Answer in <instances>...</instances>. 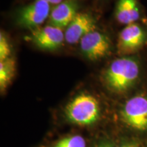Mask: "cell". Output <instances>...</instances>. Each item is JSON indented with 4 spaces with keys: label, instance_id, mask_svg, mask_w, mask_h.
Instances as JSON below:
<instances>
[{
    "label": "cell",
    "instance_id": "cell-7",
    "mask_svg": "<svg viewBox=\"0 0 147 147\" xmlns=\"http://www.w3.org/2000/svg\"><path fill=\"white\" fill-rule=\"evenodd\" d=\"M29 39L40 49L54 51L63 45L65 33L61 29L49 25L32 30Z\"/></svg>",
    "mask_w": 147,
    "mask_h": 147
},
{
    "label": "cell",
    "instance_id": "cell-8",
    "mask_svg": "<svg viewBox=\"0 0 147 147\" xmlns=\"http://www.w3.org/2000/svg\"><path fill=\"white\" fill-rule=\"evenodd\" d=\"M95 29V18L88 12H79L65 29V41L69 45H74Z\"/></svg>",
    "mask_w": 147,
    "mask_h": 147
},
{
    "label": "cell",
    "instance_id": "cell-6",
    "mask_svg": "<svg viewBox=\"0 0 147 147\" xmlns=\"http://www.w3.org/2000/svg\"><path fill=\"white\" fill-rule=\"evenodd\" d=\"M146 42V35L138 24L126 25L119 36L117 49L119 54L127 55L142 48Z\"/></svg>",
    "mask_w": 147,
    "mask_h": 147
},
{
    "label": "cell",
    "instance_id": "cell-14",
    "mask_svg": "<svg viewBox=\"0 0 147 147\" xmlns=\"http://www.w3.org/2000/svg\"><path fill=\"white\" fill-rule=\"evenodd\" d=\"M95 147H114L113 144L111 142H108V141H103L98 144Z\"/></svg>",
    "mask_w": 147,
    "mask_h": 147
},
{
    "label": "cell",
    "instance_id": "cell-4",
    "mask_svg": "<svg viewBox=\"0 0 147 147\" xmlns=\"http://www.w3.org/2000/svg\"><path fill=\"white\" fill-rule=\"evenodd\" d=\"M123 120L128 126L139 130H147V98L138 95L128 100L121 110Z\"/></svg>",
    "mask_w": 147,
    "mask_h": 147
},
{
    "label": "cell",
    "instance_id": "cell-15",
    "mask_svg": "<svg viewBox=\"0 0 147 147\" xmlns=\"http://www.w3.org/2000/svg\"><path fill=\"white\" fill-rule=\"evenodd\" d=\"M32 1H35V0H32ZM42 1H46V2L49 3L51 5H56L59 4V3H60L61 2H62L64 0H42Z\"/></svg>",
    "mask_w": 147,
    "mask_h": 147
},
{
    "label": "cell",
    "instance_id": "cell-10",
    "mask_svg": "<svg viewBox=\"0 0 147 147\" xmlns=\"http://www.w3.org/2000/svg\"><path fill=\"white\" fill-rule=\"evenodd\" d=\"M115 15L117 21L123 25L136 23L141 15L139 0H117Z\"/></svg>",
    "mask_w": 147,
    "mask_h": 147
},
{
    "label": "cell",
    "instance_id": "cell-5",
    "mask_svg": "<svg viewBox=\"0 0 147 147\" xmlns=\"http://www.w3.org/2000/svg\"><path fill=\"white\" fill-rule=\"evenodd\" d=\"M80 51L88 59L96 61L104 58L111 50V42L106 34L93 30L80 41Z\"/></svg>",
    "mask_w": 147,
    "mask_h": 147
},
{
    "label": "cell",
    "instance_id": "cell-3",
    "mask_svg": "<svg viewBox=\"0 0 147 147\" xmlns=\"http://www.w3.org/2000/svg\"><path fill=\"white\" fill-rule=\"evenodd\" d=\"M51 11V4L49 3L35 0L16 10V19L21 27L34 30L49 18Z\"/></svg>",
    "mask_w": 147,
    "mask_h": 147
},
{
    "label": "cell",
    "instance_id": "cell-16",
    "mask_svg": "<svg viewBox=\"0 0 147 147\" xmlns=\"http://www.w3.org/2000/svg\"><path fill=\"white\" fill-rule=\"evenodd\" d=\"M119 147H140V146L136 143H126V144H122Z\"/></svg>",
    "mask_w": 147,
    "mask_h": 147
},
{
    "label": "cell",
    "instance_id": "cell-17",
    "mask_svg": "<svg viewBox=\"0 0 147 147\" xmlns=\"http://www.w3.org/2000/svg\"><path fill=\"white\" fill-rule=\"evenodd\" d=\"M95 1H104V0H95Z\"/></svg>",
    "mask_w": 147,
    "mask_h": 147
},
{
    "label": "cell",
    "instance_id": "cell-2",
    "mask_svg": "<svg viewBox=\"0 0 147 147\" xmlns=\"http://www.w3.org/2000/svg\"><path fill=\"white\" fill-rule=\"evenodd\" d=\"M65 115L67 120L74 124L81 126L91 125L100 118V104L93 95L81 93L66 106Z\"/></svg>",
    "mask_w": 147,
    "mask_h": 147
},
{
    "label": "cell",
    "instance_id": "cell-11",
    "mask_svg": "<svg viewBox=\"0 0 147 147\" xmlns=\"http://www.w3.org/2000/svg\"><path fill=\"white\" fill-rule=\"evenodd\" d=\"M15 61L13 58L0 61V89L4 91L13 79L16 70Z\"/></svg>",
    "mask_w": 147,
    "mask_h": 147
},
{
    "label": "cell",
    "instance_id": "cell-12",
    "mask_svg": "<svg viewBox=\"0 0 147 147\" xmlns=\"http://www.w3.org/2000/svg\"><path fill=\"white\" fill-rule=\"evenodd\" d=\"M49 147H86V141L80 136L66 137Z\"/></svg>",
    "mask_w": 147,
    "mask_h": 147
},
{
    "label": "cell",
    "instance_id": "cell-9",
    "mask_svg": "<svg viewBox=\"0 0 147 147\" xmlns=\"http://www.w3.org/2000/svg\"><path fill=\"white\" fill-rule=\"evenodd\" d=\"M80 8L79 0H64L55 5L51 11L49 23L61 29L67 28L79 12Z\"/></svg>",
    "mask_w": 147,
    "mask_h": 147
},
{
    "label": "cell",
    "instance_id": "cell-1",
    "mask_svg": "<svg viewBox=\"0 0 147 147\" xmlns=\"http://www.w3.org/2000/svg\"><path fill=\"white\" fill-rule=\"evenodd\" d=\"M141 68L139 61L131 57L124 56L112 61L103 74L107 87L117 93L129 89L138 81Z\"/></svg>",
    "mask_w": 147,
    "mask_h": 147
},
{
    "label": "cell",
    "instance_id": "cell-13",
    "mask_svg": "<svg viewBox=\"0 0 147 147\" xmlns=\"http://www.w3.org/2000/svg\"><path fill=\"white\" fill-rule=\"evenodd\" d=\"M11 48L9 42L3 32L0 34V61L10 57Z\"/></svg>",
    "mask_w": 147,
    "mask_h": 147
}]
</instances>
